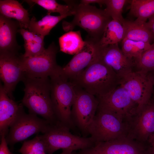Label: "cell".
I'll use <instances>...</instances> for the list:
<instances>
[{"label": "cell", "instance_id": "obj_1", "mask_svg": "<svg viewBox=\"0 0 154 154\" xmlns=\"http://www.w3.org/2000/svg\"><path fill=\"white\" fill-rule=\"evenodd\" d=\"M120 79L103 60L101 53L74 79L77 87L97 98L110 93L119 85Z\"/></svg>", "mask_w": 154, "mask_h": 154}, {"label": "cell", "instance_id": "obj_2", "mask_svg": "<svg viewBox=\"0 0 154 154\" xmlns=\"http://www.w3.org/2000/svg\"><path fill=\"white\" fill-rule=\"evenodd\" d=\"M25 88L22 104L29 113L38 115L50 123L58 121L53 110L50 98V83L48 77L36 78L25 75Z\"/></svg>", "mask_w": 154, "mask_h": 154}, {"label": "cell", "instance_id": "obj_3", "mask_svg": "<svg viewBox=\"0 0 154 154\" xmlns=\"http://www.w3.org/2000/svg\"><path fill=\"white\" fill-rule=\"evenodd\" d=\"M61 67L49 77L51 100L57 120L74 130L76 128L71 120V112L76 96V88L62 73Z\"/></svg>", "mask_w": 154, "mask_h": 154}, {"label": "cell", "instance_id": "obj_4", "mask_svg": "<svg viewBox=\"0 0 154 154\" xmlns=\"http://www.w3.org/2000/svg\"><path fill=\"white\" fill-rule=\"evenodd\" d=\"M74 17L70 22L64 21L62 27L66 31H71L76 26L85 30L88 37L99 41L108 23L112 19L105 9L95 6L73 3Z\"/></svg>", "mask_w": 154, "mask_h": 154}, {"label": "cell", "instance_id": "obj_5", "mask_svg": "<svg viewBox=\"0 0 154 154\" xmlns=\"http://www.w3.org/2000/svg\"><path fill=\"white\" fill-rule=\"evenodd\" d=\"M70 130L59 121L50 123L45 132L40 135L46 145V154H53L60 149L77 151L89 148L94 144L91 137L73 134Z\"/></svg>", "mask_w": 154, "mask_h": 154}, {"label": "cell", "instance_id": "obj_6", "mask_svg": "<svg viewBox=\"0 0 154 154\" xmlns=\"http://www.w3.org/2000/svg\"><path fill=\"white\" fill-rule=\"evenodd\" d=\"M127 123L110 111L98 106L88 129V135L95 142L109 141L128 134Z\"/></svg>", "mask_w": 154, "mask_h": 154}, {"label": "cell", "instance_id": "obj_7", "mask_svg": "<svg viewBox=\"0 0 154 154\" xmlns=\"http://www.w3.org/2000/svg\"><path fill=\"white\" fill-rule=\"evenodd\" d=\"M50 123L36 114L26 113L23 107L10 126L8 133L5 136L7 143L13 148L15 144L33 135L40 132L44 133Z\"/></svg>", "mask_w": 154, "mask_h": 154}, {"label": "cell", "instance_id": "obj_8", "mask_svg": "<svg viewBox=\"0 0 154 154\" xmlns=\"http://www.w3.org/2000/svg\"><path fill=\"white\" fill-rule=\"evenodd\" d=\"M75 87L76 94L71 110V120L83 136L88 137V128L95 116L99 102L94 95Z\"/></svg>", "mask_w": 154, "mask_h": 154}, {"label": "cell", "instance_id": "obj_9", "mask_svg": "<svg viewBox=\"0 0 154 154\" xmlns=\"http://www.w3.org/2000/svg\"><path fill=\"white\" fill-rule=\"evenodd\" d=\"M119 85L137 105V111L151 101L154 86L149 72L133 71L120 79Z\"/></svg>", "mask_w": 154, "mask_h": 154}, {"label": "cell", "instance_id": "obj_10", "mask_svg": "<svg viewBox=\"0 0 154 154\" xmlns=\"http://www.w3.org/2000/svg\"><path fill=\"white\" fill-rule=\"evenodd\" d=\"M58 47L52 42L41 54L35 56H20L25 75L36 78L49 77L60 67L57 64L56 54Z\"/></svg>", "mask_w": 154, "mask_h": 154}, {"label": "cell", "instance_id": "obj_11", "mask_svg": "<svg viewBox=\"0 0 154 154\" xmlns=\"http://www.w3.org/2000/svg\"><path fill=\"white\" fill-rule=\"evenodd\" d=\"M148 144H144L127 136L112 140L95 142L92 146L71 154H149Z\"/></svg>", "mask_w": 154, "mask_h": 154}, {"label": "cell", "instance_id": "obj_12", "mask_svg": "<svg viewBox=\"0 0 154 154\" xmlns=\"http://www.w3.org/2000/svg\"><path fill=\"white\" fill-rule=\"evenodd\" d=\"M97 98L99 106L110 111L127 123L137 111V104L120 85L107 94Z\"/></svg>", "mask_w": 154, "mask_h": 154}, {"label": "cell", "instance_id": "obj_13", "mask_svg": "<svg viewBox=\"0 0 154 154\" xmlns=\"http://www.w3.org/2000/svg\"><path fill=\"white\" fill-rule=\"evenodd\" d=\"M127 136L137 141L148 143L154 133V103L151 101L136 113L127 122Z\"/></svg>", "mask_w": 154, "mask_h": 154}, {"label": "cell", "instance_id": "obj_14", "mask_svg": "<svg viewBox=\"0 0 154 154\" xmlns=\"http://www.w3.org/2000/svg\"><path fill=\"white\" fill-rule=\"evenodd\" d=\"M82 48L70 62L61 68L63 74L70 81L76 77L100 54L102 47L99 41L87 37Z\"/></svg>", "mask_w": 154, "mask_h": 154}, {"label": "cell", "instance_id": "obj_15", "mask_svg": "<svg viewBox=\"0 0 154 154\" xmlns=\"http://www.w3.org/2000/svg\"><path fill=\"white\" fill-rule=\"evenodd\" d=\"M20 56L18 54H0L1 79L4 90L12 99L13 91L18 83L23 81L25 76Z\"/></svg>", "mask_w": 154, "mask_h": 154}, {"label": "cell", "instance_id": "obj_16", "mask_svg": "<svg viewBox=\"0 0 154 154\" xmlns=\"http://www.w3.org/2000/svg\"><path fill=\"white\" fill-rule=\"evenodd\" d=\"M101 57L120 79L133 71L134 62L125 55L119 47L118 43L102 48Z\"/></svg>", "mask_w": 154, "mask_h": 154}, {"label": "cell", "instance_id": "obj_17", "mask_svg": "<svg viewBox=\"0 0 154 154\" xmlns=\"http://www.w3.org/2000/svg\"><path fill=\"white\" fill-rule=\"evenodd\" d=\"M20 28L18 21L0 15V54H18L16 34Z\"/></svg>", "mask_w": 154, "mask_h": 154}, {"label": "cell", "instance_id": "obj_18", "mask_svg": "<svg viewBox=\"0 0 154 154\" xmlns=\"http://www.w3.org/2000/svg\"><path fill=\"white\" fill-rule=\"evenodd\" d=\"M23 108L22 104H18L10 98L0 86V134L5 136L8 133L11 124Z\"/></svg>", "mask_w": 154, "mask_h": 154}, {"label": "cell", "instance_id": "obj_19", "mask_svg": "<svg viewBox=\"0 0 154 154\" xmlns=\"http://www.w3.org/2000/svg\"><path fill=\"white\" fill-rule=\"evenodd\" d=\"M0 15L5 17L16 19L21 28L28 29L30 22L28 10L18 1L15 0L0 1Z\"/></svg>", "mask_w": 154, "mask_h": 154}, {"label": "cell", "instance_id": "obj_20", "mask_svg": "<svg viewBox=\"0 0 154 154\" xmlns=\"http://www.w3.org/2000/svg\"><path fill=\"white\" fill-rule=\"evenodd\" d=\"M146 23L125 19L122 23L125 30L124 38L150 44L154 42V35Z\"/></svg>", "mask_w": 154, "mask_h": 154}, {"label": "cell", "instance_id": "obj_21", "mask_svg": "<svg viewBox=\"0 0 154 154\" xmlns=\"http://www.w3.org/2000/svg\"><path fill=\"white\" fill-rule=\"evenodd\" d=\"M24 41V57H33L42 54L45 50L44 37L37 35L25 29L20 28L18 31Z\"/></svg>", "mask_w": 154, "mask_h": 154}, {"label": "cell", "instance_id": "obj_22", "mask_svg": "<svg viewBox=\"0 0 154 154\" xmlns=\"http://www.w3.org/2000/svg\"><path fill=\"white\" fill-rule=\"evenodd\" d=\"M125 37V30L122 25L117 21L112 19L106 25L99 41L102 48L117 43Z\"/></svg>", "mask_w": 154, "mask_h": 154}, {"label": "cell", "instance_id": "obj_23", "mask_svg": "<svg viewBox=\"0 0 154 154\" xmlns=\"http://www.w3.org/2000/svg\"><path fill=\"white\" fill-rule=\"evenodd\" d=\"M67 16V15L54 16L47 15L38 21H37L33 16L30 19L28 29L30 32L45 37L49 34L51 30L58 23Z\"/></svg>", "mask_w": 154, "mask_h": 154}, {"label": "cell", "instance_id": "obj_24", "mask_svg": "<svg viewBox=\"0 0 154 154\" xmlns=\"http://www.w3.org/2000/svg\"><path fill=\"white\" fill-rule=\"evenodd\" d=\"M60 50L66 54H75L83 47L85 41L81 37L80 31H69L59 38Z\"/></svg>", "mask_w": 154, "mask_h": 154}, {"label": "cell", "instance_id": "obj_25", "mask_svg": "<svg viewBox=\"0 0 154 154\" xmlns=\"http://www.w3.org/2000/svg\"><path fill=\"white\" fill-rule=\"evenodd\" d=\"M129 2V13L137 18L136 21L146 23L154 15V0H132Z\"/></svg>", "mask_w": 154, "mask_h": 154}, {"label": "cell", "instance_id": "obj_26", "mask_svg": "<svg viewBox=\"0 0 154 154\" xmlns=\"http://www.w3.org/2000/svg\"><path fill=\"white\" fill-rule=\"evenodd\" d=\"M28 3L36 4L46 9L47 15L52 13H58L60 15H74L75 11L73 3L71 1H65L67 5H63L58 3L54 0H25Z\"/></svg>", "mask_w": 154, "mask_h": 154}, {"label": "cell", "instance_id": "obj_27", "mask_svg": "<svg viewBox=\"0 0 154 154\" xmlns=\"http://www.w3.org/2000/svg\"><path fill=\"white\" fill-rule=\"evenodd\" d=\"M151 46L150 43L124 38L122 41L121 50L127 58L135 63L143 53L149 49Z\"/></svg>", "mask_w": 154, "mask_h": 154}, {"label": "cell", "instance_id": "obj_28", "mask_svg": "<svg viewBox=\"0 0 154 154\" xmlns=\"http://www.w3.org/2000/svg\"><path fill=\"white\" fill-rule=\"evenodd\" d=\"M18 151L21 154H46V148L40 135L24 141Z\"/></svg>", "mask_w": 154, "mask_h": 154}, {"label": "cell", "instance_id": "obj_29", "mask_svg": "<svg viewBox=\"0 0 154 154\" xmlns=\"http://www.w3.org/2000/svg\"><path fill=\"white\" fill-rule=\"evenodd\" d=\"M135 71L150 72L154 70V42L135 63Z\"/></svg>", "mask_w": 154, "mask_h": 154}, {"label": "cell", "instance_id": "obj_30", "mask_svg": "<svg viewBox=\"0 0 154 154\" xmlns=\"http://www.w3.org/2000/svg\"><path fill=\"white\" fill-rule=\"evenodd\" d=\"M128 0H105V10L112 19L120 22L122 25L125 19L122 15L123 7Z\"/></svg>", "mask_w": 154, "mask_h": 154}, {"label": "cell", "instance_id": "obj_31", "mask_svg": "<svg viewBox=\"0 0 154 154\" xmlns=\"http://www.w3.org/2000/svg\"><path fill=\"white\" fill-rule=\"evenodd\" d=\"M8 144L5 139V136H1L0 154H15L12 153L8 147Z\"/></svg>", "mask_w": 154, "mask_h": 154}, {"label": "cell", "instance_id": "obj_32", "mask_svg": "<svg viewBox=\"0 0 154 154\" xmlns=\"http://www.w3.org/2000/svg\"><path fill=\"white\" fill-rule=\"evenodd\" d=\"M105 1V0H82L80 1V3L85 5L97 3L101 5L104 4Z\"/></svg>", "mask_w": 154, "mask_h": 154}, {"label": "cell", "instance_id": "obj_33", "mask_svg": "<svg viewBox=\"0 0 154 154\" xmlns=\"http://www.w3.org/2000/svg\"><path fill=\"white\" fill-rule=\"evenodd\" d=\"M146 24L154 35V15L149 19L148 22H146Z\"/></svg>", "mask_w": 154, "mask_h": 154}, {"label": "cell", "instance_id": "obj_34", "mask_svg": "<svg viewBox=\"0 0 154 154\" xmlns=\"http://www.w3.org/2000/svg\"><path fill=\"white\" fill-rule=\"evenodd\" d=\"M148 143L150 146L154 145V133L149 138Z\"/></svg>", "mask_w": 154, "mask_h": 154}, {"label": "cell", "instance_id": "obj_35", "mask_svg": "<svg viewBox=\"0 0 154 154\" xmlns=\"http://www.w3.org/2000/svg\"><path fill=\"white\" fill-rule=\"evenodd\" d=\"M73 151L70 149H64L62 150V152L60 154H71Z\"/></svg>", "mask_w": 154, "mask_h": 154}, {"label": "cell", "instance_id": "obj_36", "mask_svg": "<svg viewBox=\"0 0 154 154\" xmlns=\"http://www.w3.org/2000/svg\"><path fill=\"white\" fill-rule=\"evenodd\" d=\"M149 154H154V145H149Z\"/></svg>", "mask_w": 154, "mask_h": 154}, {"label": "cell", "instance_id": "obj_37", "mask_svg": "<svg viewBox=\"0 0 154 154\" xmlns=\"http://www.w3.org/2000/svg\"><path fill=\"white\" fill-rule=\"evenodd\" d=\"M151 72H153L151 74L150 72V73L151 74V78H152V81H153V85H154V70Z\"/></svg>", "mask_w": 154, "mask_h": 154}, {"label": "cell", "instance_id": "obj_38", "mask_svg": "<svg viewBox=\"0 0 154 154\" xmlns=\"http://www.w3.org/2000/svg\"><path fill=\"white\" fill-rule=\"evenodd\" d=\"M153 102H154V101H153Z\"/></svg>", "mask_w": 154, "mask_h": 154}, {"label": "cell", "instance_id": "obj_39", "mask_svg": "<svg viewBox=\"0 0 154 154\" xmlns=\"http://www.w3.org/2000/svg\"></svg>", "mask_w": 154, "mask_h": 154}]
</instances>
